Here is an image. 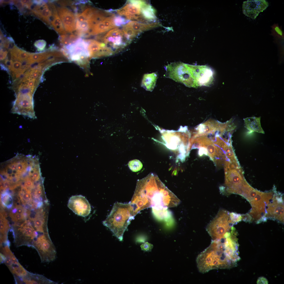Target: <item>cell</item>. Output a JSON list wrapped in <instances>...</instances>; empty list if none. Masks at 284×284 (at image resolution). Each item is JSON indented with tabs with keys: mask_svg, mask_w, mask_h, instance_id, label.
<instances>
[{
	"mask_svg": "<svg viewBox=\"0 0 284 284\" xmlns=\"http://www.w3.org/2000/svg\"><path fill=\"white\" fill-rule=\"evenodd\" d=\"M180 200L161 181L157 176L150 173L138 180L130 202L135 216L141 210L152 207L167 209L177 206Z\"/></svg>",
	"mask_w": 284,
	"mask_h": 284,
	"instance_id": "cell-1",
	"label": "cell"
},
{
	"mask_svg": "<svg viewBox=\"0 0 284 284\" xmlns=\"http://www.w3.org/2000/svg\"><path fill=\"white\" fill-rule=\"evenodd\" d=\"M236 235V231L231 230L229 236L212 240L209 246L197 257L199 271L205 273L212 270L235 266L239 260Z\"/></svg>",
	"mask_w": 284,
	"mask_h": 284,
	"instance_id": "cell-2",
	"label": "cell"
},
{
	"mask_svg": "<svg viewBox=\"0 0 284 284\" xmlns=\"http://www.w3.org/2000/svg\"><path fill=\"white\" fill-rule=\"evenodd\" d=\"M134 217L130 202L123 203L117 202L114 204L109 215L103 222V224L121 241L124 233Z\"/></svg>",
	"mask_w": 284,
	"mask_h": 284,
	"instance_id": "cell-3",
	"label": "cell"
},
{
	"mask_svg": "<svg viewBox=\"0 0 284 284\" xmlns=\"http://www.w3.org/2000/svg\"><path fill=\"white\" fill-rule=\"evenodd\" d=\"M228 213L224 210H220L207 225L206 230L212 240L223 237L225 234L231 229V224H233Z\"/></svg>",
	"mask_w": 284,
	"mask_h": 284,
	"instance_id": "cell-4",
	"label": "cell"
},
{
	"mask_svg": "<svg viewBox=\"0 0 284 284\" xmlns=\"http://www.w3.org/2000/svg\"><path fill=\"white\" fill-rule=\"evenodd\" d=\"M88 45L86 39L79 38L74 42L63 46L62 50L71 60L81 63L88 60L90 58Z\"/></svg>",
	"mask_w": 284,
	"mask_h": 284,
	"instance_id": "cell-5",
	"label": "cell"
},
{
	"mask_svg": "<svg viewBox=\"0 0 284 284\" xmlns=\"http://www.w3.org/2000/svg\"><path fill=\"white\" fill-rule=\"evenodd\" d=\"M0 260L7 266L13 276L21 277L25 275L27 271L19 263L11 251L9 245H0Z\"/></svg>",
	"mask_w": 284,
	"mask_h": 284,
	"instance_id": "cell-6",
	"label": "cell"
},
{
	"mask_svg": "<svg viewBox=\"0 0 284 284\" xmlns=\"http://www.w3.org/2000/svg\"><path fill=\"white\" fill-rule=\"evenodd\" d=\"M239 168L225 169V185L229 194L241 195L242 189L246 181L244 178Z\"/></svg>",
	"mask_w": 284,
	"mask_h": 284,
	"instance_id": "cell-7",
	"label": "cell"
},
{
	"mask_svg": "<svg viewBox=\"0 0 284 284\" xmlns=\"http://www.w3.org/2000/svg\"><path fill=\"white\" fill-rule=\"evenodd\" d=\"M114 53L124 48L130 43L122 30L115 28L108 32L101 39Z\"/></svg>",
	"mask_w": 284,
	"mask_h": 284,
	"instance_id": "cell-8",
	"label": "cell"
},
{
	"mask_svg": "<svg viewBox=\"0 0 284 284\" xmlns=\"http://www.w3.org/2000/svg\"><path fill=\"white\" fill-rule=\"evenodd\" d=\"M268 6V2L265 0H247L243 3V13L247 17L255 19Z\"/></svg>",
	"mask_w": 284,
	"mask_h": 284,
	"instance_id": "cell-9",
	"label": "cell"
},
{
	"mask_svg": "<svg viewBox=\"0 0 284 284\" xmlns=\"http://www.w3.org/2000/svg\"><path fill=\"white\" fill-rule=\"evenodd\" d=\"M57 11L67 32L70 33L76 31V18L75 12L66 6H57Z\"/></svg>",
	"mask_w": 284,
	"mask_h": 284,
	"instance_id": "cell-10",
	"label": "cell"
},
{
	"mask_svg": "<svg viewBox=\"0 0 284 284\" xmlns=\"http://www.w3.org/2000/svg\"><path fill=\"white\" fill-rule=\"evenodd\" d=\"M68 207L75 214L82 216H88L90 213L91 208L88 201L81 195L73 196L69 200Z\"/></svg>",
	"mask_w": 284,
	"mask_h": 284,
	"instance_id": "cell-11",
	"label": "cell"
},
{
	"mask_svg": "<svg viewBox=\"0 0 284 284\" xmlns=\"http://www.w3.org/2000/svg\"><path fill=\"white\" fill-rule=\"evenodd\" d=\"M48 2L43 1L40 3L35 4L31 12L50 27H51L50 21L52 12L47 3Z\"/></svg>",
	"mask_w": 284,
	"mask_h": 284,
	"instance_id": "cell-12",
	"label": "cell"
},
{
	"mask_svg": "<svg viewBox=\"0 0 284 284\" xmlns=\"http://www.w3.org/2000/svg\"><path fill=\"white\" fill-rule=\"evenodd\" d=\"M14 279L17 284H56L43 276L34 274L28 271L27 274L21 277H16Z\"/></svg>",
	"mask_w": 284,
	"mask_h": 284,
	"instance_id": "cell-13",
	"label": "cell"
},
{
	"mask_svg": "<svg viewBox=\"0 0 284 284\" xmlns=\"http://www.w3.org/2000/svg\"><path fill=\"white\" fill-rule=\"evenodd\" d=\"M272 203L267 205L266 217L273 218L283 222L284 206L283 203H278L273 196Z\"/></svg>",
	"mask_w": 284,
	"mask_h": 284,
	"instance_id": "cell-14",
	"label": "cell"
},
{
	"mask_svg": "<svg viewBox=\"0 0 284 284\" xmlns=\"http://www.w3.org/2000/svg\"><path fill=\"white\" fill-rule=\"evenodd\" d=\"M114 17V15L111 14L99 22L92 28L90 33V36L100 34L115 28Z\"/></svg>",
	"mask_w": 284,
	"mask_h": 284,
	"instance_id": "cell-15",
	"label": "cell"
},
{
	"mask_svg": "<svg viewBox=\"0 0 284 284\" xmlns=\"http://www.w3.org/2000/svg\"><path fill=\"white\" fill-rule=\"evenodd\" d=\"M48 3L52 12L50 21L52 27L60 35L66 34L67 32L59 15L55 6L52 1H48Z\"/></svg>",
	"mask_w": 284,
	"mask_h": 284,
	"instance_id": "cell-16",
	"label": "cell"
},
{
	"mask_svg": "<svg viewBox=\"0 0 284 284\" xmlns=\"http://www.w3.org/2000/svg\"><path fill=\"white\" fill-rule=\"evenodd\" d=\"M129 3L117 10V12L119 15L124 16L128 19H137L139 18L137 15L140 14V7L129 1Z\"/></svg>",
	"mask_w": 284,
	"mask_h": 284,
	"instance_id": "cell-17",
	"label": "cell"
},
{
	"mask_svg": "<svg viewBox=\"0 0 284 284\" xmlns=\"http://www.w3.org/2000/svg\"><path fill=\"white\" fill-rule=\"evenodd\" d=\"M244 120L245 127L250 131L264 133L261 125L260 117L247 118L244 119Z\"/></svg>",
	"mask_w": 284,
	"mask_h": 284,
	"instance_id": "cell-18",
	"label": "cell"
},
{
	"mask_svg": "<svg viewBox=\"0 0 284 284\" xmlns=\"http://www.w3.org/2000/svg\"><path fill=\"white\" fill-rule=\"evenodd\" d=\"M158 78L157 73L145 74L143 76L141 86L146 90L151 91L155 86Z\"/></svg>",
	"mask_w": 284,
	"mask_h": 284,
	"instance_id": "cell-19",
	"label": "cell"
},
{
	"mask_svg": "<svg viewBox=\"0 0 284 284\" xmlns=\"http://www.w3.org/2000/svg\"><path fill=\"white\" fill-rule=\"evenodd\" d=\"M79 37L75 33L66 34L60 36L58 40L60 43L64 46L74 42L79 38Z\"/></svg>",
	"mask_w": 284,
	"mask_h": 284,
	"instance_id": "cell-20",
	"label": "cell"
},
{
	"mask_svg": "<svg viewBox=\"0 0 284 284\" xmlns=\"http://www.w3.org/2000/svg\"><path fill=\"white\" fill-rule=\"evenodd\" d=\"M124 26L132 29L137 34L139 32L146 29L148 27L146 25L134 21L128 22Z\"/></svg>",
	"mask_w": 284,
	"mask_h": 284,
	"instance_id": "cell-21",
	"label": "cell"
},
{
	"mask_svg": "<svg viewBox=\"0 0 284 284\" xmlns=\"http://www.w3.org/2000/svg\"><path fill=\"white\" fill-rule=\"evenodd\" d=\"M272 28L271 34L274 37L279 39H283L284 33L281 27H279L278 23H275L271 26Z\"/></svg>",
	"mask_w": 284,
	"mask_h": 284,
	"instance_id": "cell-22",
	"label": "cell"
},
{
	"mask_svg": "<svg viewBox=\"0 0 284 284\" xmlns=\"http://www.w3.org/2000/svg\"><path fill=\"white\" fill-rule=\"evenodd\" d=\"M1 197L2 204L8 209L11 208L13 205V200L11 196L8 193L5 192L2 194Z\"/></svg>",
	"mask_w": 284,
	"mask_h": 284,
	"instance_id": "cell-23",
	"label": "cell"
},
{
	"mask_svg": "<svg viewBox=\"0 0 284 284\" xmlns=\"http://www.w3.org/2000/svg\"><path fill=\"white\" fill-rule=\"evenodd\" d=\"M128 166L132 171L136 172L141 170L143 167V165L139 160L134 159L131 160L129 162Z\"/></svg>",
	"mask_w": 284,
	"mask_h": 284,
	"instance_id": "cell-24",
	"label": "cell"
},
{
	"mask_svg": "<svg viewBox=\"0 0 284 284\" xmlns=\"http://www.w3.org/2000/svg\"><path fill=\"white\" fill-rule=\"evenodd\" d=\"M230 218L233 224L241 221L242 220V215L234 212H231L229 214Z\"/></svg>",
	"mask_w": 284,
	"mask_h": 284,
	"instance_id": "cell-25",
	"label": "cell"
},
{
	"mask_svg": "<svg viewBox=\"0 0 284 284\" xmlns=\"http://www.w3.org/2000/svg\"><path fill=\"white\" fill-rule=\"evenodd\" d=\"M152 11L150 7L148 6L144 7L142 9V12L143 16L147 19H151L153 18Z\"/></svg>",
	"mask_w": 284,
	"mask_h": 284,
	"instance_id": "cell-26",
	"label": "cell"
},
{
	"mask_svg": "<svg viewBox=\"0 0 284 284\" xmlns=\"http://www.w3.org/2000/svg\"><path fill=\"white\" fill-rule=\"evenodd\" d=\"M47 44L46 41L43 39H40L36 41L34 44L38 51H41L45 49Z\"/></svg>",
	"mask_w": 284,
	"mask_h": 284,
	"instance_id": "cell-27",
	"label": "cell"
},
{
	"mask_svg": "<svg viewBox=\"0 0 284 284\" xmlns=\"http://www.w3.org/2000/svg\"><path fill=\"white\" fill-rule=\"evenodd\" d=\"M114 21L116 27L119 26L128 22V21H126L124 18L120 16L114 17Z\"/></svg>",
	"mask_w": 284,
	"mask_h": 284,
	"instance_id": "cell-28",
	"label": "cell"
},
{
	"mask_svg": "<svg viewBox=\"0 0 284 284\" xmlns=\"http://www.w3.org/2000/svg\"><path fill=\"white\" fill-rule=\"evenodd\" d=\"M30 54V53L21 49L18 55L17 60L21 62L27 60Z\"/></svg>",
	"mask_w": 284,
	"mask_h": 284,
	"instance_id": "cell-29",
	"label": "cell"
},
{
	"mask_svg": "<svg viewBox=\"0 0 284 284\" xmlns=\"http://www.w3.org/2000/svg\"><path fill=\"white\" fill-rule=\"evenodd\" d=\"M140 247L142 250L144 251L149 252L151 251L153 246L151 244L146 242L141 245Z\"/></svg>",
	"mask_w": 284,
	"mask_h": 284,
	"instance_id": "cell-30",
	"label": "cell"
},
{
	"mask_svg": "<svg viewBox=\"0 0 284 284\" xmlns=\"http://www.w3.org/2000/svg\"><path fill=\"white\" fill-rule=\"evenodd\" d=\"M12 219L14 221H18L23 219L24 216L23 214L16 213L14 214H11L10 215Z\"/></svg>",
	"mask_w": 284,
	"mask_h": 284,
	"instance_id": "cell-31",
	"label": "cell"
},
{
	"mask_svg": "<svg viewBox=\"0 0 284 284\" xmlns=\"http://www.w3.org/2000/svg\"><path fill=\"white\" fill-rule=\"evenodd\" d=\"M31 199L30 193L26 192L24 193L21 200L22 202L23 203L26 202H28L31 200Z\"/></svg>",
	"mask_w": 284,
	"mask_h": 284,
	"instance_id": "cell-32",
	"label": "cell"
},
{
	"mask_svg": "<svg viewBox=\"0 0 284 284\" xmlns=\"http://www.w3.org/2000/svg\"><path fill=\"white\" fill-rule=\"evenodd\" d=\"M7 51L4 49L1 48L0 50V60H2L4 59L7 54Z\"/></svg>",
	"mask_w": 284,
	"mask_h": 284,
	"instance_id": "cell-33",
	"label": "cell"
},
{
	"mask_svg": "<svg viewBox=\"0 0 284 284\" xmlns=\"http://www.w3.org/2000/svg\"><path fill=\"white\" fill-rule=\"evenodd\" d=\"M199 151V155L201 156L203 154L208 155V153L206 149L203 147H200Z\"/></svg>",
	"mask_w": 284,
	"mask_h": 284,
	"instance_id": "cell-34",
	"label": "cell"
},
{
	"mask_svg": "<svg viewBox=\"0 0 284 284\" xmlns=\"http://www.w3.org/2000/svg\"><path fill=\"white\" fill-rule=\"evenodd\" d=\"M242 220L245 222H250L251 221L252 217L248 214H247L242 215Z\"/></svg>",
	"mask_w": 284,
	"mask_h": 284,
	"instance_id": "cell-35",
	"label": "cell"
},
{
	"mask_svg": "<svg viewBox=\"0 0 284 284\" xmlns=\"http://www.w3.org/2000/svg\"><path fill=\"white\" fill-rule=\"evenodd\" d=\"M4 62L5 65L11 71L12 68L13 63L12 60L7 59L5 60Z\"/></svg>",
	"mask_w": 284,
	"mask_h": 284,
	"instance_id": "cell-36",
	"label": "cell"
},
{
	"mask_svg": "<svg viewBox=\"0 0 284 284\" xmlns=\"http://www.w3.org/2000/svg\"><path fill=\"white\" fill-rule=\"evenodd\" d=\"M257 284H268V282L267 280L265 278L261 277L258 278L257 282Z\"/></svg>",
	"mask_w": 284,
	"mask_h": 284,
	"instance_id": "cell-37",
	"label": "cell"
},
{
	"mask_svg": "<svg viewBox=\"0 0 284 284\" xmlns=\"http://www.w3.org/2000/svg\"><path fill=\"white\" fill-rule=\"evenodd\" d=\"M16 207L17 209V213L18 214H23L24 211L23 208L20 205L17 206Z\"/></svg>",
	"mask_w": 284,
	"mask_h": 284,
	"instance_id": "cell-38",
	"label": "cell"
},
{
	"mask_svg": "<svg viewBox=\"0 0 284 284\" xmlns=\"http://www.w3.org/2000/svg\"><path fill=\"white\" fill-rule=\"evenodd\" d=\"M42 193V191L39 188L37 189L35 192V196L36 198H38L41 196Z\"/></svg>",
	"mask_w": 284,
	"mask_h": 284,
	"instance_id": "cell-39",
	"label": "cell"
},
{
	"mask_svg": "<svg viewBox=\"0 0 284 284\" xmlns=\"http://www.w3.org/2000/svg\"><path fill=\"white\" fill-rule=\"evenodd\" d=\"M24 168L23 164L22 163H18L17 165V169L20 172V171L22 170Z\"/></svg>",
	"mask_w": 284,
	"mask_h": 284,
	"instance_id": "cell-40",
	"label": "cell"
},
{
	"mask_svg": "<svg viewBox=\"0 0 284 284\" xmlns=\"http://www.w3.org/2000/svg\"><path fill=\"white\" fill-rule=\"evenodd\" d=\"M25 185L26 187H31L33 186L32 182L30 180H28L25 183Z\"/></svg>",
	"mask_w": 284,
	"mask_h": 284,
	"instance_id": "cell-41",
	"label": "cell"
},
{
	"mask_svg": "<svg viewBox=\"0 0 284 284\" xmlns=\"http://www.w3.org/2000/svg\"><path fill=\"white\" fill-rule=\"evenodd\" d=\"M33 176L34 178L36 179V180H37L39 179V174L37 171H35L33 174Z\"/></svg>",
	"mask_w": 284,
	"mask_h": 284,
	"instance_id": "cell-42",
	"label": "cell"
},
{
	"mask_svg": "<svg viewBox=\"0 0 284 284\" xmlns=\"http://www.w3.org/2000/svg\"><path fill=\"white\" fill-rule=\"evenodd\" d=\"M12 169L11 168L9 167L6 169V173L9 175H11L13 173Z\"/></svg>",
	"mask_w": 284,
	"mask_h": 284,
	"instance_id": "cell-43",
	"label": "cell"
},
{
	"mask_svg": "<svg viewBox=\"0 0 284 284\" xmlns=\"http://www.w3.org/2000/svg\"><path fill=\"white\" fill-rule=\"evenodd\" d=\"M9 179H11V181L13 183H16V182H17L19 180L18 178V177H15L13 178H10Z\"/></svg>",
	"mask_w": 284,
	"mask_h": 284,
	"instance_id": "cell-44",
	"label": "cell"
},
{
	"mask_svg": "<svg viewBox=\"0 0 284 284\" xmlns=\"http://www.w3.org/2000/svg\"><path fill=\"white\" fill-rule=\"evenodd\" d=\"M4 186L6 188H7L9 187L10 184L7 181H5L4 182Z\"/></svg>",
	"mask_w": 284,
	"mask_h": 284,
	"instance_id": "cell-45",
	"label": "cell"
},
{
	"mask_svg": "<svg viewBox=\"0 0 284 284\" xmlns=\"http://www.w3.org/2000/svg\"><path fill=\"white\" fill-rule=\"evenodd\" d=\"M12 169L13 170H16L17 169V165L16 164H13L11 167Z\"/></svg>",
	"mask_w": 284,
	"mask_h": 284,
	"instance_id": "cell-46",
	"label": "cell"
},
{
	"mask_svg": "<svg viewBox=\"0 0 284 284\" xmlns=\"http://www.w3.org/2000/svg\"><path fill=\"white\" fill-rule=\"evenodd\" d=\"M0 187L1 189H5V187L4 186V182H1L0 184Z\"/></svg>",
	"mask_w": 284,
	"mask_h": 284,
	"instance_id": "cell-47",
	"label": "cell"
},
{
	"mask_svg": "<svg viewBox=\"0 0 284 284\" xmlns=\"http://www.w3.org/2000/svg\"><path fill=\"white\" fill-rule=\"evenodd\" d=\"M42 202H38L37 204V207H39V208L42 205Z\"/></svg>",
	"mask_w": 284,
	"mask_h": 284,
	"instance_id": "cell-48",
	"label": "cell"
},
{
	"mask_svg": "<svg viewBox=\"0 0 284 284\" xmlns=\"http://www.w3.org/2000/svg\"><path fill=\"white\" fill-rule=\"evenodd\" d=\"M34 172H35V171H34V170L33 169L31 170V171H30V174H31V175L33 174L34 173Z\"/></svg>",
	"mask_w": 284,
	"mask_h": 284,
	"instance_id": "cell-49",
	"label": "cell"
},
{
	"mask_svg": "<svg viewBox=\"0 0 284 284\" xmlns=\"http://www.w3.org/2000/svg\"><path fill=\"white\" fill-rule=\"evenodd\" d=\"M17 171L16 170H13V173L14 174H16L17 173Z\"/></svg>",
	"mask_w": 284,
	"mask_h": 284,
	"instance_id": "cell-50",
	"label": "cell"
}]
</instances>
